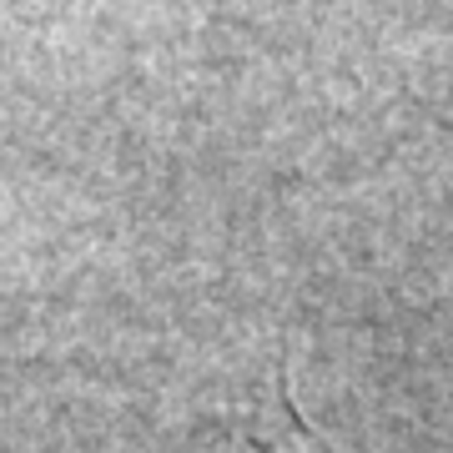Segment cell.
Returning a JSON list of instances; mask_svg holds the SVG:
<instances>
[{
	"mask_svg": "<svg viewBox=\"0 0 453 453\" xmlns=\"http://www.w3.org/2000/svg\"><path fill=\"white\" fill-rule=\"evenodd\" d=\"M277 418H282V453H338V443L308 418V408L297 403L288 368H277Z\"/></svg>",
	"mask_w": 453,
	"mask_h": 453,
	"instance_id": "cell-1",
	"label": "cell"
}]
</instances>
